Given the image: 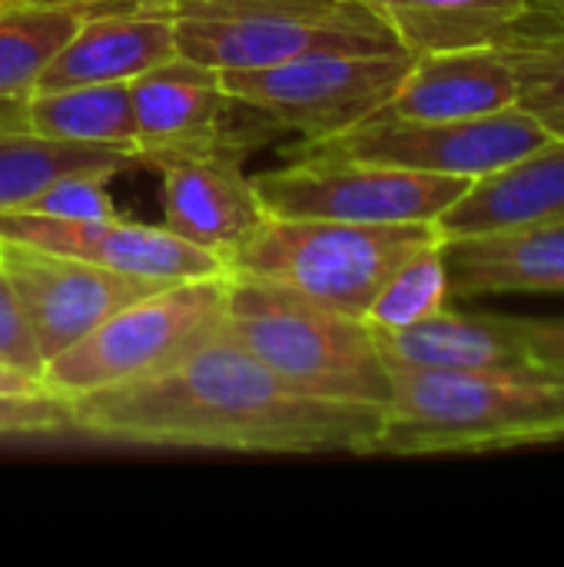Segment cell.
<instances>
[{
    "instance_id": "obj_21",
    "label": "cell",
    "mask_w": 564,
    "mask_h": 567,
    "mask_svg": "<svg viewBox=\"0 0 564 567\" xmlns=\"http://www.w3.org/2000/svg\"><path fill=\"white\" fill-rule=\"evenodd\" d=\"M409 53L499 43L535 0H369Z\"/></svg>"
},
{
    "instance_id": "obj_2",
    "label": "cell",
    "mask_w": 564,
    "mask_h": 567,
    "mask_svg": "<svg viewBox=\"0 0 564 567\" xmlns=\"http://www.w3.org/2000/svg\"><path fill=\"white\" fill-rule=\"evenodd\" d=\"M389 382L372 455H475L564 442V379L389 365Z\"/></svg>"
},
{
    "instance_id": "obj_17",
    "label": "cell",
    "mask_w": 564,
    "mask_h": 567,
    "mask_svg": "<svg viewBox=\"0 0 564 567\" xmlns=\"http://www.w3.org/2000/svg\"><path fill=\"white\" fill-rule=\"evenodd\" d=\"M519 106V76L499 43L412 56L399 90L379 110L402 120H472Z\"/></svg>"
},
{
    "instance_id": "obj_32",
    "label": "cell",
    "mask_w": 564,
    "mask_h": 567,
    "mask_svg": "<svg viewBox=\"0 0 564 567\" xmlns=\"http://www.w3.org/2000/svg\"><path fill=\"white\" fill-rule=\"evenodd\" d=\"M0 3H7V0H0Z\"/></svg>"
},
{
    "instance_id": "obj_24",
    "label": "cell",
    "mask_w": 564,
    "mask_h": 567,
    "mask_svg": "<svg viewBox=\"0 0 564 567\" xmlns=\"http://www.w3.org/2000/svg\"><path fill=\"white\" fill-rule=\"evenodd\" d=\"M449 306H452L449 269H445L442 239H439V243L419 249L412 259H406L386 279V286L376 292V299L366 312V322L376 332H399V329H409Z\"/></svg>"
},
{
    "instance_id": "obj_13",
    "label": "cell",
    "mask_w": 564,
    "mask_h": 567,
    "mask_svg": "<svg viewBox=\"0 0 564 567\" xmlns=\"http://www.w3.org/2000/svg\"><path fill=\"white\" fill-rule=\"evenodd\" d=\"M376 342L389 365L555 379L532 355L515 316L459 312L449 306L409 329L376 332Z\"/></svg>"
},
{
    "instance_id": "obj_31",
    "label": "cell",
    "mask_w": 564,
    "mask_h": 567,
    "mask_svg": "<svg viewBox=\"0 0 564 567\" xmlns=\"http://www.w3.org/2000/svg\"><path fill=\"white\" fill-rule=\"evenodd\" d=\"M539 7H548V10H555V13H564V0H535Z\"/></svg>"
},
{
    "instance_id": "obj_26",
    "label": "cell",
    "mask_w": 564,
    "mask_h": 567,
    "mask_svg": "<svg viewBox=\"0 0 564 567\" xmlns=\"http://www.w3.org/2000/svg\"><path fill=\"white\" fill-rule=\"evenodd\" d=\"M70 429H73L70 402L53 392L0 395V435H50Z\"/></svg>"
},
{
    "instance_id": "obj_12",
    "label": "cell",
    "mask_w": 564,
    "mask_h": 567,
    "mask_svg": "<svg viewBox=\"0 0 564 567\" xmlns=\"http://www.w3.org/2000/svg\"><path fill=\"white\" fill-rule=\"evenodd\" d=\"M0 239L83 259L126 276L186 282L206 276H226V262L199 249L163 226H143L133 219H53L27 209L0 213Z\"/></svg>"
},
{
    "instance_id": "obj_11",
    "label": "cell",
    "mask_w": 564,
    "mask_h": 567,
    "mask_svg": "<svg viewBox=\"0 0 564 567\" xmlns=\"http://www.w3.org/2000/svg\"><path fill=\"white\" fill-rule=\"evenodd\" d=\"M0 269L7 272L17 299L30 319L43 365L93 332L123 306L156 292L160 279L126 276L83 259L17 246L0 239Z\"/></svg>"
},
{
    "instance_id": "obj_29",
    "label": "cell",
    "mask_w": 564,
    "mask_h": 567,
    "mask_svg": "<svg viewBox=\"0 0 564 567\" xmlns=\"http://www.w3.org/2000/svg\"><path fill=\"white\" fill-rule=\"evenodd\" d=\"M27 392H47V389H43L40 379L0 365V395H27Z\"/></svg>"
},
{
    "instance_id": "obj_7",
    "label": "cell",
    "mask_w": 564,
    "mask_h": 567,
    "mask_svg": "<svg viewBox=\"0 0 564 567\" xmlns=\"http://www.w3.org/2000/svg\"><path fill=\"white\" fill-rule=\"evenodd\" d=\"M416 53L409 50H319L253 70H219L226 93L302 143L332 140L376 116L399 90Z\"/></svg>"
},
{
    "instance_id": "obj_20",
    "label": "cell",
    "mask_w": 564,
    "mask_h": 567,
    "mask_svg": "<svg viewBox=\"0 0 564 567\" xmlns=\"http://www.w3.org/2000/svg\"><path fill=\"white\" fill-rule=\"evenodd\" d=\"M23 123H27V130L40 133L47 140L120 150V153H133L140 159L136 120H133V103H130L126 83L30 90L23 96Z\"/></svg>"
},
{
    "instance_id": "obj_28",
    "label": "cell",
    "mask_w": 564,
    "mask_h": 567,
    "mask_svg": "<svg viewBox=\"0 0 564 567\" xmlns=\"http://www.w3.org/2000/svg\"><path fill=\"white\" fill-rule=\"evenodd\" d=\"M519 329L539 365L548 375L564 379V319H519Z\"/></svg>"
},
{
    "instance_id": "obj_23",
    "label": "cell",
    "mask_w": 564,
    "mask_h": 567,
    "mask_svg": "<svg viewBox=\"0 0 564 567\" xmlns=\"http://www.w3.org/2000/svg\"><path fill=\"white\" fill-rule=\"evenodd\" d=\"M83 10L43 0L0 3V100L27 96L53 53L73 37Z\"/></svg>"
},
{
    "instance_id": "obj_15",
    "label": "cell",
    "mask_w": 564,
    "mask_h": 567,
    "mask_svg": "<svg viewBox=\"0 0 564 567\" xmlns=\"http://www.w3.org/2000/svg\"><path fill=\"white\" fill-rule=\"evenodd\" d=\"M564 223V140L472 179L465 193L435 219L442 239L519 233Z\"/></svg>"
},
{
    "instance_id": "obj_10",
    "label": "cell",
    "mask_w": 564,
    "mask_h": 567,
    "mask_svg": "<svg viewBox=\"0 0 564 567\" xmlns=\"http://www.w3.org/2000/svg\"><path fill=\"white\" fill-rule=\"evenodd\" d=\"M126 86L143 166L173 156H226L243 163L249 150L276 136L266 120L226 93L219 70L189 56L176 53Z\"/></svg>"
},
{
    "instance_id": "obj_18",
    "label": "cell",
    "mask_w": 564,
    "mask_h": 567,
    "mask_svg": "<svg viewBox=\"0 0 564 567\" xmlns=\"http://www.w3.org/2000/svg\"><path fill=\"white\" fill-rule=\"evenodd\" d=\"M452 302L485 296H564V223L442 239Z\"/></svg>"
},
{
    "instance_id": "obj_9",
    "label": "cell",
    "mask_w": 564,
    "mask_h": 567,
    "mask_svg": "<svg viewBox=\"0 0 564 567\" xmlns=\"http://www.w3.org/2000/svg\"><path fill=\"white\" fill-rule=\"evenodd\" d=\"M545 140L552 136L522 106L472 120H402L376 113L332 140L302 143L296 156L366 159L419 173L479 179L539 150Z\"/></svg>"
},
{
    "instance_id": "obj_27",
    "label": "cell",
    "mask_w": 564,
    "mask_h": 567,
    "mask_svg": "<svg viewBox=\"0 0 564 567\" xmlns=\"http://www.w3.org/2000/svg\"><path fill=\"white\" fill-rule=\"evenodd\" d=\"M0 365L17 369L33 379H40V372H43V355L37 349L30 319H27L20 299H17V289L10 286L3 269H0Z\"/></svg>"
},
{
    "instance_id": "obj_6",
    "label": "cell",
    "mask_w": 564,
    "mask_h": 567,
    "mask_svg": "<svg viewBox=\"0 0 564 567\" xmlns=\"http://www.w3.org/2000/svg\"><path fill=\"white\" fill-rule=\"evenodd\" d=\"M226 286L229 272L186 279L123 306L43 365V389L70 402L170 365L223 322Z\"/></svg>"
},
{
    "instance_id": "obj_8",
    "label": "cell",
    "mask_w": 564,
    "mask_h": 567,
    "mask_svg": "<svg viewBox=\"0 0 564 567\" xmlns=\"http://www.w3.org/2000/svg\"><path fill=\"white\" fill-rule=\"evenodd\" d=\"M266 216L329 223H435L472 179L419 173L366 159L296 156L289 166L249 176Z\"/></svg>"
},
{
    "instance_id": "obj_14",
    "label": "cell",
    "mask_w": 564,
    "mask_h": 567,
    "mask_svg": "<svg viewBox=\"0 0 564 567\" xmlns=\"http://www.w3.org/2000/svg\"><path fill=\"white\" fill-rule=\"evenodd\" d=\"M163 176V229L226 256L266 219L239 159L173 156L153 163Z\"/></svg>"
},
{
    "instance_id": "obj_30",
    "label": "cell",
    "mask_w": 564,
    "mask_h": 567,
    "mask_svg": "<svg viewBox=\"0 0 564 567\" xmlns=\"http://www.w3.org/2000/svg\"><path fill=\"white\" fill-rule=\"evenodd\" d=\"M43 3H66V7L83 10V13H90V10H106V7H156V10L166 7V0H43Z\"/></svg>"
},
{
    "instance_id": "obj_22",
    "label": "cell",
    "mask_w": 564,
    "mask_h": 567,
    "mask_svg": "<svg viewBox=\"0 0 564 567\" xmlns=\"http://www.w3.org/2000/svg\"><path fill=\"white\" fill-rule=\"evenodd\" d=\"M499 47L515 66L519 106L552 140H564V13L535 3Z\"/></svg>"
},
{
    "instance_id": "obj_16",
    "label": "cell",
    "mask_w": 564,
    "mask_h": 567,
    "mask_svg": "<svg viewBox=\"0 0 564 567\" xmlns=\"http://www.w3.org/2000/svg\"><path fill=\"white\" fill-rule=\"evenodd\" d=\"M176 56L173 17L156 7H106L83 13L73 37L43 66L33 90L130 83Z\"/></svg>"
},
{
    "instance_id": "obj_3",
    "label": "cell",
    "mask_w": 564,
    "mask_h": 567,
    "mask_svg": "<svg viewBox=\"0 0 564 567\" xmlns=\"http://www.w3.org/2000/svg\"><path fill=\"white\" fill-rule=\"evenodd\" d=\"M223 326L276 379L309 399L389 405V365L366 319L302 299L283 286L229 276Z\"/></svg>"
},
{
    "instance_id": "obj_4",
    "label": "cell",
    "mask_w": 564,
    "mask_h": 567,
    "mask_svg": "<svg viewBox=\"0 0 564 567\" xmlns=\"http://www.w3.org/2000/svg\"><path fill=\"white\" fill-rule=\"evenodd\" d=\"M435 223H329L266 216L229 256V276L283 286L302 299L366 319L386 279L439 243Z\"/></svg>"
},
{
    "instance_id": "obj_1",
    "label": "cell",
    "mask_w": 564,
    "mask_h": 567,
    "mask_svg": "<svg viewBox=\"0 0 564 567\" xmlns=\"http://www.w3.org/2000/svg\"><path fill=\"white\" fill-rule=\"evenodd\" d=\"M73 429L126 445L269 455H372L382 409L309 399L219 322L170 365L70 399Z\"/></svg>"
},
{
    "instance_id": "obj_5",
    "label": "cell",
    "mask_w": 564,
    "mask_h": 567,
    "mask_svg": "<svg viewBox=\"0 0 564 567\" xmlns=\"http://www.w3.org/2000/svg\"><path fill=\"white\" fill-rule=\"evenodd\" d=\"M176 53L213 70H253L319 50H406L369 0H166Z\"/></svg>"
},
{
    "instance_id": "obj_19",
    "label": "cell",
    "mask_w": 564,
    "mask_h": 567,
    "mask_svg": "<svg viewBox=\"0 0 564 567\" xmlns=\"http://www.w3.org/2000/svg\"><path fill=\"white\" fill-rule=\"evenodd\" d=\"M143 166L133 153L47 140L23 123V96L0 100V213L23 209L63 176L113 179Z\"/></svg>"
},
{
    "instance_id": "obj_25",
    "label": "cell",
    "mask_w": 564,
    "mask_h": 567,
    "mask_svg": "<svg viewBox=\"0 0 564 567\" xmlns=\"http://www.w3.org/2000/svg\"><path fill=\"white\" fill-rule=\"evenodd\" d=\"M106 183L110 179L100 176H63L33 196L23 209L53 219H120Z\"/></svg>"
}]
</instances>
